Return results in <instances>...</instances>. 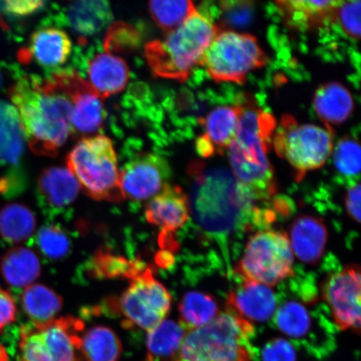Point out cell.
I'll return each instance as SVG.
<instances>
[{
	"label": "cell",
	"mask_w": 361,
	"mask_h": 361,
	"mask_svg": "<svg viewBox=\"0 0 361 361\" xmlns=\"http://www.w3.org/2000/svg\"><path fill=\"white\" fill-rule=\"evenodd\" d=\"M37 243L42 254L53 260L64 258L71 250L69 237L64 230L56 225H47L40 228Z\"/></svg>",
	"instance_id": "36"
},
{
	"label": "cell",
	"mask_w": 361,
	"mask_h": 361,
	"mask_svg": "<svg viewBox=\"0 0 361 361\" xmlns=\"http://www.w3.org/2000/svg\"><path fill=\"white\" fill-rule=\"evenodd\" d=\"M20 335V361H52L34 324L21 326Z\"/></svg>",
	"instance_id": "38"
},
{
	"label": "cell",
	"mask_w": 361,
	"mask_h": 361,
	"mask_svg": "<svg viewBox=\"0 0 361 361\" xmlns=\"http://www.w3.org/2000/svg\"><path fill=\"white\" fill-rule=\"evenodd\" d=\"M360 269L350 265L329 275L323 283L324 300L331 308L336 326L360 333Z\"/></svg>",
	"instance_id": "12"
},
{
	"label": "cell",
	"mask_w": 361,
	"mask_h": 361,
	"mask_svg": "<svg viewBox=\"0 0 361 361\" xmlns=\"http://www.w3.org/2000/svg\"><path fill=\"white\" fill-rule=\"evenodd\" d=\"M121 350L120 338L110 328L94 326L81 336L80 351L85 361H117Z\"/></svg>",
	"instance_id": "30"
},
{
	"label": "cell",
	"mask_w": 361,
	"mask_h": 361,
	"mask_svg": "<svg viewBox=\"0 0 361 361\" xmlns=\"http://www.w3.org/2000/svg\"><path fill=\"white\" fill-rule=\"evenodd\" d=\"M35 228V216L25 205L11 203L0 211V234L8 243L26 241L32 236Z\"/></svg>",
	"instance_id": "32"
},
{
	"label": "cell",
	"mask_w": 361,
	"mask_h": 361,
	"mask_svg": "<svg viewBox=\"0 0 361 361\" xmlns=\"http://www.w3.org/2000/svg\"><path fill=\"white\" fill-rule=\"evenodd\" d=\"M314 106L324 125L331 126L342 124L349 118L354 110V101L344 85L331 82L316 92Z\"/></svg>",
	"instance_id": "25"
},
{
	"label": "cell",
	"mask_w": 361,
	"mask_h": 361,
	"mask_svg": "<svg viewBox=\"0 0 361 361\" xmlns=\"http://www.w3.org/2000/svg\"><path fill=\"white\" fill-rule=\"evenodd\" d=\"M48 0H0V12L11 18H24L42 11Z\"/></svg>",
	"instance_id": "41"
},
{
	"label": "cell",
	"mask_w": 361,
	"mask_h": 361,
	"mask_svg": "<svg viewBox=\"0 0 361 361\" xmlns=\"http://www.w3.org/2000/svg\"><path fill=\"white\" fill-rule=\"evenodd\" d=\"M85 70L88 83L103 99L123 92L130 78L123 59L107 52L94 54L88 59Z\"/></svg>",
	"instance_id": "22"
},
{
	"label": "cell",
	"mask_w": 361,
	"mask_h": 361,
	"mask_svg": "<svg viewBox=\"0 0 361 361\" xmlns=\"http://www.w3.org/2000/svg\"><path fill=\"white\" fill-rule=\"evenodd\" d=\"M25 140L16 108L0 101V164H19L25 150Z\"/></svg>",
	"instance_id": "27"
},
{
	"label": "cell",
	"mask_w": 361,
	"mask_h": 361,
	"mask_svg": "<svg viewBox=\"0 0 361 361\" xmlns=\"http://www.w3.org/2000/svg\"><path fill=\"white\" fill-rule=\"evenodd\" d=\"M53 75L71 98V133L84 138L98 133L106 117L103 98L75 71H58Z\"/></svg>",
	"instance_id": "11"
},
{
	"label": "cell",
	"mask_w": 361,
	"mask_h": 361,
	"mask_svg": "<svg viewBox=\"0 0 361 361\" xmlns=\"http://www.w3.org/2000/svg\"><path fill=\"white\" fill-rule=\"evenodd\" d=\"M178 310L180 324L187 332L207 326L219 313L214 298L200 291L187 293L179 303Z\"/></svg>",
	"instance_id": "31"
},
{
	"label": "cell",
	"mask_w": 361,
	"mask_h": 361,
	"mask_svg": "<svg viewBox=\"0 0 361 361\" xmlns=\"http://www.w3.org/2000/svg\"><path fill=\"white\" fill-rule=\"evenodd\" d=\"M255 361H296L295 347L286 338H276L265 344L260 352L254 349Z\"/></svg>",
	"instance_id": "40"
},
{
	"label": "cell",
	"mask_w": 361,
	"mask_h": 361,
	"mask_svg": "<svg viewBox=\"0 0 361 361\" xmlns=\"http://www.w3.org/2000/svg\"><path fill=\"white\" fill-rule=\"evenodd\" d=\"M219 28L207 15L194 12L165 39L153 40L145 47V57L157 78L184 82L193 68L200 65L203 54Z\"/></svg>",
	"instance_id": "4"
},
{
	"label": "cell",
	"mask_w": 361,
	"mask_h": 361,
	"mask_svg": "<svg viewBox=\"0 0 361 361\" xmlns=\"http://www.w3.org/2000/svg\"><path fill=\"white\" fill-rule=\"evenodd\" d=\"M344 0H275L284 20L298 30L327 25Z\"/></svg>",
	"instance_id": "21"
},
{
	"label": "cell",
	"mask_w": 361,
	"mask_h": 361,
	"mask_svg": "<svg viewBox=\"0 0 361 361\" xmlns=\"http://www.w3.org/2000/svg\"><path fill=\"white\" fill-rule=\"evenodd\" d=\"M149 11L156 24L169 33L197 10L192 0H149Z\"/></svg>",
	"instance_id": "34"
},
{
	"label": "cell",
	"mask_w": 361,
	"mask_h": 361,
	"mask_svg": "<svg viewBox=\"0 0 361 361\" xmlns=\"http://www.w3.org/2000/svg\"><path fill=\"white\" fill-rule=\"evenodd\" d=\"M360 183H355L347 190L345 197V204L350 218L360 222Z\"/></svg>",
	"instance_id": "43"
},
{
	"label": "cell",
	"mask_w": 361,
	"mask_h": 361,
	"mask_svg": "<svg viewBox=\"0 0 361 361\" xmlns=\"http://www.w3.org/2000/svg\"><path fill=\"white\" fill-rule=\"evenodd\" d=\"M146 268L141 261H130L102 248L94 255L90 269L94 277L98 279H128L130 281Z\"/></svg>",
	"instance_id": "33"
},
{
	"label": "cell",
	"mask_w": 361,
	"mask_h": 361,
	"mask_svg": "<svg viewBox=\"0 0 361 361\" xmlns=\"http://www.w3.org/2000/svg\"><path fill=\"white\" fill-rule=\"evenodd\" d=\"M142 40V34L135 26L118 21L108 28L103 47L107 53L126 55L137 51Z\"/></svg>",
	"instance_id": "35"
},
{
	"label": "cell",
	"mask_w": 361,
	"mask_h": 361,
	"mask_svg": "<svg viewBox=\"0 0 361 361\" xmlns=\"http://www.w3.org/2000/svg\"><path fill=\"white\" fill-rule=\"evenodd\" d=\"M278 156L286 159L301 180L308 171L326 164L334 148L331 126L298 123L295 117L284 115L273 137Z\"/></svg>",
	"instance_id": "7"
},
{
	"label": "cell",
	"mask_w": 361,
	"mask_h": 361,
	"mask_svg": "<svg viewBox=\"0 0 361 361\" xmlns=\"http://www.w3.org/2000/svg\"><path fill=\"white\" fill-rule=\"evenodd\" d=\"M250 322L226 312L186 333L175 361H255Z\"/></svg>",
	"instance_id": "5"
},
{
	"label": "cell",
	"mask_w": 361,
	"mask_h": 361,
	"mask_svg": "<svg viewBox=\"0 0 361 361\" xmlns=\"http://www.w3.org/2000/svg\"><path fill=\"white\" fill-rule=\"evenodd\" d=\"M170 176L166 160L153 153H141L126 162L121 171V189L128 200H149L161 190Z\"/></svg>",
	"instance_id": "15"
},
{
	"label": "cell",
	"mask_w": 361,
	"mask_h": 361,
	"mask_svg": "<svg viewBox=\"0 0 361 361\" xmlns=\"http://www.w3.org/2000/svg\"><path fill=\"white\" fill-rule=\"evenodd\" d=\"M17 307L11 293L0 288V331L15 322Z\"/></svg>",
	"instance_id": "42"
},
{
	"label": "cell",
	"mask_w": 361,
	"mask_h": 361,
	"mask_svg": "<svg viewBox=\"0 0 361 361\" xmlns=\"http://www.w3.org/2000/svg\"><path fill=\"white\" fill-rule=\"evenodd\" d=\"M66 164L90 197L113 202L125 200L118 159L109 137L98 135L81 139L67 155Z\"/></svg>",
	"instance_id": "6"
},
{
	"label": "cell",
	"mask_w": 361,
	"mask_h": 361,
	"mask_svg": "<svg viewBox=\"0 0 361 361\" xmlns=\"http://www.w3.org/2000/svg\"><path fill=\"white\" fill-rule=\"evenodd\" d=\"M7 27L8 26L6 25V23L4 22L2 16L0 15V28L6 30H7Z\"/></svg>",
	"instance_id": "46"
},
{
	"label": "cell",
	"mask_w": 361,
	"mask_h": 361,
	"mask_svg": "<svg viewBox=\"0 0 361 361\" xmlns=\"http://www.w3.org/2000/svg\"><path fill=\"white\" fill-rule=\"evenodd\" d=\"M145 215L149 224L161 228V232L173 233L188 221L189 198L182 188L166 183L148 202Z\"/></svg>",
	"instance_id": "19"
},
{
	"label": "cell",
	"mask_w": 361,
	"mask_h": 361,
	"mask_svg": "<svg viewBox=\"0 0 361 361\" xmlns=\"http://www.w3.org/2000/svg\"><path fill=\"white\" fill-rule=\"evenodd\" d=\"M242 107L235 138L228 148L230 166L234 178L256 202L267 200L278 188L268 158L276 121L254 104Z\"/></svg>",
	"instance_id": "3"
},
{
	"label": "cell",
	"mask_w": 361,
	"mask_h": 361,
	"mask_svg": "<svg viewBox=\"0 0 361 361\" xmlns=\"http://www.w3.org/2000/svg\"><path fill=\"white\" fill-rule=\"evenodd\" d=\"M8 93L31 151L56 157L71 134V101L60 82L53 75L47 80L20 75Z\"/></svg>",
	"instance_id": "1"
},
{
	"label": "cell",
	"mask_w": 361,
	"mask_h": 361,
	"mask_svg": "<svg viewBox=\"0 0 361 361\" xmlns=\"http://www.w3.org/2000/svg\"><path fill=\"white\" fill-rule=\"evenodd\" d=\"M70 36L56 27L44 26L35 31L28 47L20 49L18 56L20 62H35L44 69L54 70L65 65L72 53Z\"/></svg>",
	"instance_id": "17"
},
{
	"label": "cell",
	"mask_w": 361,
	"mask_h": 361,
	"mask_svg": "<svg viewBox=\"0 0 361 361\" xmlns=\"http://www.w3.org/2000/svg\"><path fill=\"white\" fill-rule=\"evenodd\" d=\"M343 33L351 39L360 38V0H344L334 16Z\"/></svg>",
	"instance_id": "39"
},
{
	"label": "cell",
	"mask_w": 361,
	"mask_h": 361,
	"mask_svg": "<svg viewBox=\"0 0 361 361\" xmlns=\"http://www.w3.org/2000/svg\"><path fill=\"white\" fill-rule=\"evenodd\" d=\"M130 281L128 290L118 300L111 301L110 307L124 316L126 326L150 331L169 313L170 293L147 266Z\"/></svg>",
	"instance_id": "10"
},
{
	"label": "cell",
	"mask_w": 361,
	"mask_h": 361,
	"mask_svg": "<svg viewBox=\"0 0 361 361\" xmlns=\"http://www.w3.org/2000/svg\"><path fill=\"white\" fill-rule=\"evenodd\" d=\"M4 85V76L1 72V70H0V89L3 87Z\"/></svg>",
	"instance_id": "47"
},
{
	"label": "cell",
	"mask_w": 361,
	"mask_h": 361,
	"mask_svg": "<svg viewBox=\"0 0 361 361\" xmlns=\"http://www.w3.org/2000/svg\"><path fill=\"white\" fill-rule=\"evenodd\" d=\"M274 323L284 335L300 343L315 355H326L334 348L333 328H315L314 319L300 302L287 301L279 307Z\"/></svg>",
	"instance_id": "14"
},
{
	"label": "cell",
	"mask_w": 361,
	"mask_h": 361,
	"mask_svg": "<svg viewBox=\"0 0 361 361\" xmlns=\"http://www.w3.org/2000/svg\"><path fill=\"white\" fill-rule=\"evenodd\" d=\"M187 331L180 323L164 320L148 331L147 361H169L178 355Z\"/></svg>",
	"instance_id": "28"
},
{
	"label": "cell",
	"mask_w": 361,
	"mask_h": 361,
	"mask_svg": "<svg viewBox=\"0 0 361 361\" xmlns=\"http://www.w3.org/2000/svg\"><path fill=\"white\" fill-rule=\"evenodd\" d=\"M54 7L52 21L70 30L80 44L101 34L113 20L109 0H56Z\"/></svg>",
	"instance_id": "13"
},
{
	"label": "cell",
	"mask_w": 361,
	"mask_h": 361,
	"mask_svg": "<svg viewBox=\"0 0 361 361\" xmlns=\"http://www.w3.org/2000/svg\"><path fill=\"white\" fill-rule=\"evenodd\" d=\"M22 306L31 322L42 324L51 322L63 306L61 296L43 284H31L22 295Z\"/></svg>",
	"instance_id": "29"
},
{
	"label": "cell",
	"mask_w": 361,
	"mask_h": 361,
	"mask_svg": "<svg viewBox=\"0 0 361 361\" xmlns=\"http://www.w3.org/2000/svg\"><path fill=\"white\" fill-rule=\"evenodd\" d=\"M0 271L8 286L16 288L31 286L42 273L38 256L30 248H11L3 256Z\"/></svg>",
	"instance_id": "26"
},
{
	"label": "cell",
	"mask_w": 361,
	"mask_h": 361,
	"mask_svg": "<svg viewBox=\"0 0 361 361\" xmlns=\"http://www.w3.org/2000/svg\"><path fill=\"white\" fill-rule=\"evenodd\" d=\"M156 260L158 265L166 268L173 263L174 258L173 255L170 254L169 251L165 250L157 254Z\"/></svg>",
	"instance_id": "44"
},
{
	"label": "cell",
	"mask_w": 361,
	"mask_h": 361,
	"mask_svg": "<svg viewBox=\"0 0 361 361\" xmlns=\"http://www.w3.org/2000/svg\"><path fill=\"white\" fill-rule=\"evenodd\" d=\"M0 361H8L7 350L2 345H0Z\"/></svg>",
	"instance_id": "45"
},
{
	"label": "cell",
	"mask_w": 361,
	"mask_h": 361,
	"mask_svg": "<svg viewBox=\"0 0 361 361\" xmlns=\"http://www.w3.org/2000/svg\"><path fill=\"white\" fill-rule=\"evenodd\" d=\"M192 179L189 206L194 219L212 235H228L245 228L250 219L258 222L261 211L231 171L207 166L200 161L189 166Z\"/></svg>",
	"instance_id": "2"
},
{
	"label": "cell",
	"mask_w": 361,
	"mask_h": 361,
	"mask_svg": "<svg viewBox=\"0 0 361 361\" xmlns=\"http://www.w3.org/2000/svg\"><path fill=\"white\" fill-rule=\"evenodd\" d=\"M228 312L247 322H265L276 312L277 300L269 286L245 281L230 292L227 300Z\"/></svg>",
	"instance_id": "20"
},
{
	"label": "cell",
	"mask_w": 361,
	"mask_h": 361,
	"mask_svg": "<svg viewBox=\"0 0 361 361\" xmlns=\"http://www.w3.org/2000/svg\"><path fill=\"white\" fill-rule=\"evenodd\" d=\"M35 326L52 361H85L80 351L85 328L80 319L66 316Z\"/></svg>",
	"instance_id": "18"
},
{
	"label": "cell",
	"mask_w": 361,
	"mask_h": 361,
	"mask_svg": "<svg viewBox=\"0 0 361 361\" xmlns=\"http://www.w3.org/2000/svg\"><path fill=\"white\" fill-rule=\"evenodd\" d=\"M267 62V56L254 36L219 30L203 54L200 65L216 82L243 84L250 72Z\"/></svg>",
	"instance_id": "8"
},
{
	"label": "cell",
	"mask_w": 361,
	"mask_h": 361,
	"mask_svg": "<svg viewBox=\"0 0 361 361\" xmlns=\"http://www.w3.org/2000/svg\"><path fill=\"white\" fill-rule=\"evenodd\" d=\"M293 256L290 238L283 231L262 230L247 243L235 272L245 281L273 287L293 275Z\"/></svg>",
	"instance_id": "9"
},
{
	"label": "cell",
	"mask_w": 361,
	"mask_h": 361,
	"mask_svg": "<svg viewBox=\"0 0 361 361\" xmlns=\"http://www.w3.org/2000/svg\"><path fill=\"white\" fill-rule=\"evenodd\" d=\"M290 242L298 259L305 264H317L328 242L326 226L317 216L300 215L291 225Z\"/></svg>",
	"instance_id": "23"
},
{
	"label": "cell",
	"mask_w": 361,
	"mask_h": 361,
	"mask_svg": "<svg viewBox=\"0 0 361 361\" xmlns=\"http://www.w3.org/2000/svg\"><path fill=\"white\" fill-rule=\"evenodd\" d=\"M242 110V105L219 106L202 121L204 130L195 144L198 154L209 158L228 150L235 138Z\"/></svg>",
	"instance_id": "16"
},
{
	"label": "cell",
	"mask_w": 361,
	"mask_h": 361,
	"mask_svg": "<svg viewBox=\"0 0 361 361\" xmlns=\"http://www.w3.org/2000/svg\"><path fill=\"white\" fill-rule=\"evenodd\" d=\"M336 169L347 178L359 176L360 171V147L356 140L345 137L337 143L334 151Z\"/></svg>",
	"instance_id": "37"
},
{
	"label": "cell",
	"mask_w": 361,
	"mask_h": 361,
	"mask_svg": "<svg viewBox=\"0 0 361 361\" xmlns=\"http://www.w3.org/2000/svg\"><path fill=\"white\" fill-rule=\"evenodd\" d=\"M38 190L40 197L49 207L60 209L75 201L80 185L69 169L52 166L40 173Z\"/></svg>",
	"instance_id": "24"
}]
</instances>
